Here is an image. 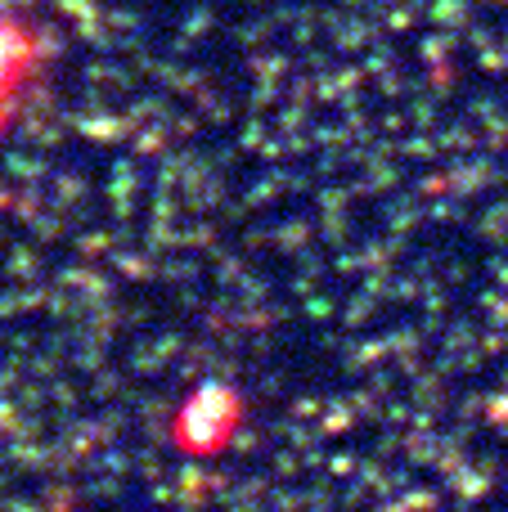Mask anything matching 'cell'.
<instances>
[{
  "label": "cell",
  "instance_id": "cell-1",
  "mask_svg": "<svg viewBox=\"0 0 508 512\" xmlns=\"http://www.w3.org/2000/svg\"><path fill=\"white\" fill-rule=\"evenodd\" d=\"M41 72V41L14 14H0V122H9L14 104Z\"/></svg>",
  "mask_w": 508,
  "mask_h": 512
}]
</instances>
